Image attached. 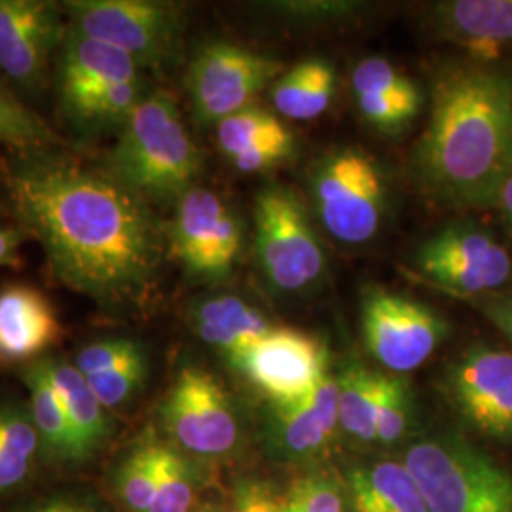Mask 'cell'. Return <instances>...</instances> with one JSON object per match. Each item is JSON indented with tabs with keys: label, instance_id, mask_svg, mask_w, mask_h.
<instances>
[{
	"label": "cell",
	"instance_id": "cell-6",
	"mask_svg": "<svg viewBox=\"0 0 512 512\" xmlns=\"http://www.w3.org/2000/svg\"><path fill=\"white\" fill-rule=\"evenodd\" d=\"M169 444L188 458H230L241 442L236 406L219 380L200 366H183L160 404Z\"/></svg>",
	"mask_w": 512,
	"mask_h": 512
},
{
	"label": "cell",
	"instance_id": "cell-27",
	"mask_svg": "<svg viewBox=\"0 0 512 512\" xmlns=\"http://www.w3.org/2000/svg\"><path fill=\"white\" fill-rule=\"evenodd\" d=\"M40 437L31 414L14 404L0 406V495L19 488L35 469Z\"/></svg>",
	"mask_w": 512,
	"mask_h": 512
},
{
	"label": "cell",
	"instance_id": "cell-1",
	"mask_svg": "<svg viewBox=\"0 0 512 512\" xmlns=\"http://www.w3.org/2000/svg\"><path fill=\"white\" fill-rule=\"evenodd\" d=\"M6 188L61 285L105 310L147 300L162 243L143 198L107 171L40 150L12 162Z\"/></svg>",
	"mask_w": 512,
	"mask_h": 512
},
{
	"label": "cell",
	"instance_id": "cell-20",
	"mask_svg": "<svg viewBox=\"0 0 512 512\" xmlns=\"http://www.w3.org/2000/svg\"><path fill=\"white\" fill-rule=\"evenodd\" d=\"M59 92L61 101L105 88L109 84L139 80L141 67L128 54L105 42L67 29L59 48Z\"/></svg>",
	"mask_w": 512,
	"mask_h": 512
},
{
	"label": "cell",
	"instance_id": "cell-13",
	"mask_svg": "<svg viewBox=\"0 0 512 512\" xmlns=\"http://www.w3.org/2000/svg\"><path fill=\"white\" fill-rule=\"evenodd\" d=\"M171 249L188 274L217 281L230 274L241 251V226L219 194L194 186L177 203Z\"/></svg>",
	"mask_w": 512,
	"mask_h": 512
},
{
	"label": "cell",
	"instance_id": "cell-18",
	"mask_svg": "<svg viewBox=\"0 0 512 512\" xmlns=\"http://www.w3.org/2000/svg\"><path fill=\"white\" fill-rule=\"evenodd\" d=\"M431 21L439 37L488 63L512 48V0L437 2Z\"/></svg>",
	"mask_w": 512,
	"mask_h": 512
},
{
	"label": "cell",
	"instance_id": "cell-41",
	"mask_svg": "<svg viewBox=\"0 0 512 512\" xmlns=\"http://www.w3.org/2000/svg\"><path fill=\"white\" fill-rule=\"evenodd\" d=\"M194 512H224V509L217 503H205L202 507H198Z\"/></svg>",
	"mask_w": 512,
	"mask_h": 512
},
{
	"label": "cell",
	"instance_id": "cell-36",
	"mask_svg": "<svg viewBox=\"0 0 512 512\" xmlns=\"http://www.w3.org/2000/svg\"><path fill=\"white\" fill-rule=\"evenodd\" d=\"M224 512H279V497L258 478H239Z\"/></svg>",
	"mask_w": 512,
	"mask_h": 512
},
{
	"label": "cell",
	"instance_id": "cell-3",
	"mask_svg": "<svg viewBox=\"0 0 512 512\" xmlns=\"http://www.w3.org/2000/svg\"><path fill=\"white\" fill-rule=\"evenodd\" d=\"M107 173L139 198L181 200L202 169V156L167 92L147 93L122 126Z\"/></svg>",
	"mask_w": 512,
	"mask_h": 512
},
{
	"label": "cell",
	"instance_id": "cell-8",
	"mask_svg": "<svg viewBox=\"0 0 512 512\" xmlns=\"http://www.w3.org/2000/svg\"><path fill=\"white\" fill-rule=\"evenodd\" d=\"M71 27L128 54L139 67L167 63L181 40L179 10L148 0H76L67 4Z\"/></svg>",
	"mask_w": 512,
	"mask_h": 512
},
{
	"label": "cell",
	"instance_id": "cell-25",
	"mask_svg": "<svg viewBox=\"0 0 512 512\" xmlns=\"http://www.w3.org/2000/svg\"><path fill=\"white\" fill-rule=\"evenodd\" d=\"M23 382L31 393V420L37 427L40 444L46 454L57 461L76 463L69 418L44 359L23 372Z\"/></svg>",
	"mask_w": 512,
	"mask_h": 512
},
{
	"label": "cell",
	"instance_id": "cell-17",
	"mask_svg": "<svg viewBox=\"0 0 512 512\" xmlns=\"http://www.w3.org/2000/svg\"><path fill=\"white\" fill-rule=\"evenodd\" d=\"M63 338L54 304L31 285L0 289V365L42 357Z\"/></svg>",
	"mask_w": 512,
	"mask_h": 512
},
{
	"label": "cell",
	"instance_id": "cell-7",
	"mask_svg": "<svg viewBox=\"0 0 512 512\" xmlns=\"http://www.w3.org/2000/svg\"><path fill=\"white\" fill-rule=\"evenodd\" d=\"M255 226L258 262L275 289L300 293L323 275L325 251L293 190L264 188L256 196Z\"/></svg>",
	"mask_w": 512,
	"mask_h": 512
},
{
	"label": "cell",
	"instance_id": "cell-40",
	"mask_svg": "<svg viewBox=\"0 0 512 512\" xmlns=\"http://www.w3.org/2000/svg\"><path fill=\"white\" fill-rule=\"evenodd\" d=\"M495 205L501 209L503 219H505V222L509 224V228L512 230V175L507 179V183L503 184Z\"/></svg>",
	"mask_w": 512,
	"mask_h": 512
},
{
	"label": "cell",
	"instance_id": "cell-39",
	"mask_svg": "<svg viewBox=\"0 0 512 512\" xmlns=\"http://www.w3.org/2000/svg\"><path fill=\"white\" fill-rule=\"evenodd\" d=\"M25 512H99L93 509L92 505L78 501L73 497H54L48 501H42L35 507L27 509Z\"/></svg>",
	"mask_w": 512,
	"mask_h": 512
},
{
	"label": "cell",
	"instance_id": "cell-22",
	"mask_svg": "<svg viewBox=\"0 0 512 512\" xmlns=\"http://www.w3.org/2000/svg\"><path fill=\"white\" fill-rule=\"evenodd\" d=\"M353 512H429L416 478L403 461H376L346 475Z\"/></svg>",
	"mask_w": 512,
	"mask_h": 512
},
{
	"label": "cell",
	"instance_id": "cell-5",
	"mask_svg": "<svg viewBox=\"0 0 512 512\" xmlns=\"http://www.w3.org/2000/svg\"><path fill=\"white\" fill-rule=\"evenodd\" d=\"M311 196L325 230L342 243H366L384 222V171L359 148H342L325 156L313 169Z\"/></svg>",
	"mask_w": 512,
	"mask_h": 512
},
{
	"label": "cell",
	"instance_id": "cell-9",
	"mask_svg": "<svg viewBox=\"0 0 512 512\" xmlns=\"http://www.w3.org/2000/svg\"><path fill=\"white\" fill-rule=\"evenodd\" d=\"M361 329L372 357L391 372L420 368L446 338L448 325L431 308L387 289H368Z\"/></svg>",
	"mask_w": 512,
	"mask_h": 512
},
{
	"label": "cell",
	"instance_id": "cell-4",
	"mask_svg": "<svg viewBox=\"0 0 512 512\" xmlns=\"http://www.w3.org/2000/svg\"><path fill=\"white\" fill-rule=\"evenodd\" d=\"M429 512H512V473L458 435L418 440L404 454Z\"/></svg>",
	"mask_w": 512,
	"mask_h": 512
},
{
	"label": "cell",
	"instance_id": "cell-15",
	"mask_svg": "<svg viewBox=\"0 0 512 512\" xmlns=\"http://www.w3.org/2000/svg\"><path fill=\"white\" fill-rule=\"evenodd\" d=\"M67 29L52 2L0 0V71L25 88H35Z\"/></svg>",
	"mask_w": 512,
	"mask_h": 512
},
{
	"label": "cell",
	"instance_id": "cell-29",
	"mask_svg": "<svg viewBox=\"0 0 512 512\" xmlns=\"http://www.w3.org/2000/svg\"><path fill=\"white\" fill-rule=\"evenodd\" d=\"M143 78L109 84L93 92L76 95L73 99L61 101L67 116L84 128H109L124 126L129 114L145 97Z\"/></svg>",
	"mask_w": 512,
	"mask_h": 512
},
{
	"label": "cell",
	"instance_id": "cell-10",
	"mask_svg": "<svg viewBox=\"0 0 512 512\" xmlns=\"http://www.w3.org/2000/svg\"><path fill=\"white\" fill-rule=\"evenodd\" d=\"M281 63L268 55L230 42L205 46L190 63L186 88L196 116L219 124L277 80Z\"/></svg>",
	"mask_w": 512,
	"mask_h": 512
},
{
	"label": "cell",
	"instance_id": "cell-37",
	"mask_svg": "<svg viewBox=\"0 0 512 512\" xmlns=\"http://www.w3.org/2000/svg\"><path fill=\"white\" fill-rule=\"evenodd\" d=\"M25 232L21 228L0 226V268H18L21 264V243Z\"/></svg>",
	"mask_w": 512,
	"mask_h": 512
},
{
	"label": "cell",
	"instance_id": "cell-33",
	"mask_svg": "<svg viewBox=\"0 0 512 512\" xmlns=\"http://www.w3.org/2000/svg\"><path fill=\"white\" fill-rule=\"evenodd\" d=\"M54 141L50 128L0 82V145L38 150Z\"/></svg>",
	"mask_w": 512,
	"mask_h": 512
},
{
	"label": "cell",
	"instance_id": "cell-12",
	"mask_svg": "<svg viewBox=\"0 0 512 512\" xmlns=\"http://www.w3.org/2000/svg\"><path fill=\"white\" fill-rule=\"evenodd\" d=\"M228 363L268 395L272 404L298 403L329 376L325 346L310 334L287 327H274Z\"/></svg>",
	"mask_w": 512,
	"mask_h": 512
},
{
	"label": "cell",
	"instance_id": "cell-19",
	"mask_svg": "<svg viewBox=\"0 0 512 512\" xmlns=\"http://www.w3.org/2000/svg\"><path fill=\"white\" fill-rule=\"evenodd\" d=\"M222 154L243 173L266 171L289 158L294 135L275 114L247 107L217 124Z\"/></svg>",
	"mask_w": 512,
	"mask_h": 512
},
{
	"label": "cell",
	"instance_id": "cell-14",
	"mask_svg": "<svg viewBox=\"0 0 512 512\" xmlns=\"http://www.w3.org/2000/svg\"><path fill=\"white\" fill-rule=\"evenodd\" d=\"M448 389L459 414L488 439L512 440V353L476 344L450 368Z\"/></svg>",
	"mask_w": 512,
	"mask_h": 512
},
{
	"label": "cell",
	"instance_id": "cell-30",
	"mask_svg": "<svg viewBox=\"0 0 512 512\" xmlns=\"http://www.w3.org/2000/svg\"><path fill=\"white\" fill-rule=\"evenodd\" d=\"M202 476L196 459L188 458L173 444H158V482L150 512H194Z\"/></svg>",
	"mask_w": 512,
	"mask_h": 512
},
{
	"label": "cell",
	"instance_id": "cell-26",
	"mask_svg": "<svg viewBox=\"0 0 512 512\" xmlns=\"http://www.w3.org/2000/svg\"><path fill=\"white\" fill-rule=\"evenodd\" d=\"M384 374L361 365H348L338 382V421L351 439L376 440V420L385 385Z\"/></svg>",
	"mask_w": 512,
	"mask_h": 512
},
{
	"label": "cell",
	"instance_id": "cell-35",
	"mask_svg": "<svg viewBox=\"0 0 512 512\" xmlns=\"http://www.w3.org/2000/svg\"><path fill=\"white\" fill-rule=\"evenodd\" d=\"M141 351H145V349L141 348V344H137L135 340L105 338V340L93 342L86 348L80 349V353L76 355L74 366L80 370V374L84 378H90L103 370H109L112 366L128 361L131 357L139 355Z\"/></svg>",
	"mask_w": 512,
	"mask_h": 512
},
{
	"label": "cell",
	"instance_id": "cell-21",
	"mask_svg": "<svg viewBox=\"0 0 512 512\" xmlns=\"http://www.w3.org/2000/svg\"><path fill=\"white\" fill-rule=\"evenodd\" d=\"M44 365L69 418L76 463L95 458L112 435L109 410L99 403L76 366L61 359H44Z\"/></svg>",
	"mask_w": 512,
	"mask_h": 512
},
{
	"label": "cell",
	"instance_id": "cell-31",
	"mask_svg": "<svg viewBox=\"0 0 512 512\" xmlns=\"http://www.w3.org/2000/svg\"><path fill=\"white\" fill-rule=\"evenodd\" d=\"M346 482L330 471H311L296 478L279 497V512H349Z\"/></svg>",
	"mask_w": 512,
	"mask_h": 512
},
{
	"label": "cell",
	"instance_id": "cell-34",
	"mask_svg": "<svg viewBox=\"0 0 512 512\" xmlns=\"http://www.w3.org/2000/svg\"><path fill=\"white\" fill-rule=\"evenodd\" d=\"M412 418V393L403 378H385L376 420V442L391 446L404 439Z\"/></svg>",
	"mask_w": 512,
	"mask_h": 512
},
{
	"label": "cell",
	"instance_id": "cell-16",
	"mask_svg": "<svg viewBox=\"0 0 512 512\" xmlns=\"http://www.w3.org/2000/svg\"><path fill=\"white\" fill-rule=\"evenodd\" d=\"M338 427V382L327 376L310 397L293 404H272L266 440L275 458L306 459L319 454Z\"/></svg>",
	"mask_w": 512,
	"mask_h": 512
},
{
	"label": "cell",
	"instance_id": "cell-38",
	"mask_svg": "<svg viewBox=\"0 0 512 512\" xmlns=\"http://www.w3.org/2000/svg\"><path fill=\"white\" fill-rule=\"evenodd\" d=\"M482 311L488 315V319L494 323L512 342V296L497 298L482 304Z\"/></svg>",
	"mask_w": 512,
	"mask_h": 512
},
{
	"label": "cell",
	"instance_id": "cell-2",
	"mask_svg": "<svg viewBox=\"0 0 512 512\" xmlns=\"http://www.w3.org/2000/svg\"><path fill=\"white\" fill-rule=\"evenodd\" d=\"M414 165L442 202L495 205L512 175V74L488 63L442 67Z\"/></svg>",
	"mask_w": 512,
	"mask_h": 512
},
{
	"label": "cell",
	"instance_id": "cell-23",
	"mask_svg": "<svg viewBox=\"0 0 512 512\" xmlns=\"http://www.w3.org/2000/svg\"><path fill=\"white\" fill-rule=\"evenodd\" d=\"M192 323L203 342L220 351L228 361L274 329L262 311L232 294L200 302L192 311Z\"/></svg>",
	"mask_w": 512,
	"mask_h": 512
},
{
	"label": "cell",
	"instance_id": "cell-11",
	"mask_svg": "<svg viewBox=\"0 0 512 512\" xmlns=\"http://www.w3.org/2000/svg\"><path fill=\"white\" fill-rule=\"evenodd\" d=\"M421 274L465 296L492 293L512 275V258L497 239L471 224H456L427 239L418 253Z\"/></svg>",
	"mask_w": 512,
	"mask_h": 512
},
{
	"label": "cell",
	"instance_id": "cell-28",
	"mask_svg": "<svg viewBox=\"0 0 512 512\" xmlns=\"http://www.w3.org/2000/svg\"><path fill=\"white\" fill-rule=\"evenodd\" d=\"M160 439L145 435L124 452L110 475L116 501L128 512H150L158 482Z\"/></svg>",
	"mask_w": 512,
	"mask_h": 512
},
{
	"label": "cell",
	"instance_id": "cell-24",
	"mask_svg": "<svg viewBox=\"0 0 512 512\" xmlns=\"http://www.w3.org/2000/svg\"><path fill=\"white\" fill-rule=\"evenodd\" d=\"M336 74L325 59H308L281 74L272 86L275 110L296 122L315 120L332 103Z\"/></svg>",
	"mask_w": 512,
	"mask_h": 512
},
{
	"label": "cell",
	"instance_id": "cell-32",
	"mask_svg": "<svg viewBox=\"0 0 512 512\" xmlns=\"http://www.w3.org/2000/svg\"><path fill=\"white\" fill-rule=\"evenodd\" d=\"M147 378V353L141 351L139 355L120 365L86 378V382L90 385L93 395L99 399V403L112 412L133 401L143 391Z\"/></svg>",
	"mask_w": 512,
	"mask_h": 512
}]
</instances>
